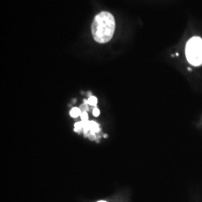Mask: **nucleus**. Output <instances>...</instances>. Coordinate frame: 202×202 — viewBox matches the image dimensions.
Segmentation results:
<instances>
[{
  "mask_svg": "<svg viewBox=\"0 0 202 202\" xmlns=\"http://www.w3.org/2000/svg\"><path fill=\"white\" fill-rule=\"evenodd\" d=\"M82 127H83V124L81 122H77V123H75V126H74V129L76 131H79V130H81Z\"/></svg>",
  "mask_w": 202,
  "mask_h": 202,
  "instance_id": "obj_6",
  "label": "nucleus"
},
{
  "mask_svg": "<svg viewBox=\"0 0 202 202\" xmlns=\"http://www.w3.org/2000/svg\"><path fill=\"white\" fill-rule=\"evenodd\" d=\"M90 130L92 133H96L99 130V125L96 122L90 121Z\"/></svg>",
  "mask_w": 202,
  "mask_h": 202,
  "instance_id": "obj_4",
  "label": "nucleus"
},
{
  "mask_svg": "<svg viewBox=\"0 0 202 202\" xmlns=\"http://www.w3.org/2000/svg\"><path fill=\"white\" fill-rule=\"evenodd\" d=\"M88 114L86 112H82L81 114V118H82V121H88Z\"/></svg>",
  "mask_w": 202,
  "mask_h": 202,
  "instance_id": "obj_7",
  "label": "nucleus"
},
{
  "mask_svg": "<svg viewBox=\"0 0 202 202\" xmlns=\"http://www.w3.org/2000/svg\"><path fill=\"white\" fill-rule=\"evenodd\" d=\"M98 202H106V201H100Z\"/></svg>",
  "mask_w": 202,
  "mask_h": 202,
  "instance_id": "obj_9",
  "label": "nucleus"
},
{
  "mask_svg": "<svg viewBox=\"0 0 202 202\" xmlns=\"http://www.w3.org/2000/svg\"><path fill=\"white\" fill-rule=\"evenodd\" d=\"M87 103H88V104L91 105V106H95L97 104V99L96 97L91 96L88 98V100Z\"/></svg>",
  "mask_w": 202,
  "mask_h": 202,
  "instance_id": "obj_5",
  "label": "nucleus"
},
{
  "mask_svg": "<svg viewBox=\"0 0 202 202\" xmlns=\"http://www.w3.org/2000/svg\"><path fill=\"white\" fill-rule=\"evenodd\" d=\"M186 56L189 63L194 66L202 65V39L193 37L187 42L186 46Z\"/></svg>",
  "mask_w": 202,
  "mask_h": 202,
  "instance_id": "obj_2",
  "label": "nucleus"
},
{
  "mask_svg": "<svg viewBox=\"0 0 202 202\" xmlns=\"http://www.w3.org/2000/svg\"><path fill=\"white\" fill-rule=\"evenodd\" d=\"M93 115H94V116H98V115H100V110L98 109L97 108H95L94 109V110H93Z\"/></svg>",
  "mask_w": 202,
  "mask_h": 202,
  "instance_id": "obj_8",
  "label": "nucleus"
},
{
  "mask_svg": "<svg viewBox=\"0 0 202 202\" xmlns=\"http://www.w3.org/2000/svg\"><path fill=\"white\" fill-rule=\"evenodd\" d=\"M115 30V17L108 11H102L94 17L91 33L94 41L100 43H107L113 37Z\"/></svg>",
  "mask_w": 202,
  "mask_h": 202,
  "instance_id": "obj_1",
  "label": "nucleus"
},
{
  "mask_svg": "<svg viewBox=\"0 0 202 202\" xmlns=\"http://www.w3.org/2000/svg\"><path fill=\"white\" fill-rule=\"evenodd\" d=\"M81 111L79 108H73L70 110V115L72 118H76V117L79 116L81 115Z\"/></svg>",
  "mask_w": 202,
  "mask_h": 202,
  "instance_id": "obj_3",
  "label": "nucleus"
}]
</instances>
